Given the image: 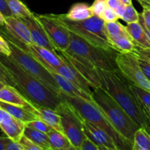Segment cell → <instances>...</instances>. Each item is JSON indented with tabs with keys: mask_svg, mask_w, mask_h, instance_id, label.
I'll return each mask as SVG.
<instances>
[{
	"mask_svg": "<svg viewBox=\"0 0 150 150\" xmlns=\"http://www.w3.org/2000/svg\"><path fill=\"white\" fill-rule=\"evenodd\" d=\"M142 7H148V8H150V4H142Z\"/></svg>",
	"mask_w": 150,
	"mask_h": 150,
	"instance_id": "50",
	"label": "cell"
},
{
	"mask_svg": "<svg viewBox=\"0 0 150 150\" xmlns=\"http://www.w3.org/2000/svg\"><path fill=\"white\" fill-rule=\"evenodd\" d=\"M67 50L85 59L96 68L107 71L119 70L116 59L119 52L92 45L72 32Z\"/></svg>",
	"mask_w": 150,
	"mask_h": 150,
	"instance_id": "6",
	"label": "cell"
},
{
	"mask_svg": "<svg viewBox=\"0 0 150 150\" xmlns=\"http://www.w3.org/2000/svg\"><path fill=\"white\" fill-rule=\"evenodd\" d=\"M140 4L142 5V4H150V0H137Z\"/></svg>",
	"mask_w": 150,
	"mask_h": 150,
	"instance_id": "49",
	"label": "cell"
},
{
	"mask_svg": "<svg viewBox=\"0 0 150 150\" xmlns=\"http://www.w3.org/2000/svg\"><path fill=\"white\" fill-rule=\"evenodd\" d=\"M12 14L16 18L26 17L32 14L27 7L20 0H5Z\"/></svg>",
	"mask_w": 150,
	"mask_h": 150,
	"instance_id": "27",
	"label": "cell"
},
{
	"mask_svg": "<svg viewBox=\"0 0 150 150\" xmlns=\"http://www.w3.org/2000/svg\"><path fill=\"white\" fill-rule=\"evenodd\" d=\"M132 150H150V134L144 127L135 131Z\"/></svg>",
	"mask_w": 150,
	"mask_h": 150,
	"instance_id": "26",
	"label": "cell"
},
{
	"mask_svg": "<svg viewBox=\"0 0 150 150\" xmlns=\"http://www.w3.org/2000/svg\"><path fill=\"white\" fill-rule=\"evenodd\" d=\"M24 135L29 138L35 144L39 146L43 150H51L47 133H43L26 125L24 130Z\"/></svg>",
	"mask_w": 150,
	"mask_h": 150,
	"instance_id": "24",
	"label": "cell"
},
{
	"mask_svg": "<svg viewBox=\"0 0 150 150\" xmlns=\"http://www.w3.org/2000/svg\"><path fill=\"white\" fill-rule=\"evenodd\" d=\"M0 81L5 84L15 86L14 82H13L8 70L4 67V64L1 62V61H0Z\"/></svg>",
	"mask_w": 150,
	"mask_h": 150,
	"instance_id": "33",
	"label": "cell"
},
{
	"mask_svg": "<svg viewBox=\"0 0 150 150\" xmlns=\"http://www.w3.org/2000/svg\"><path fill=\"white\" fill-rule=\"evenodd\" d=\"M107 5L106 1L102 0H95L91 6V11H92L94 16L101 17L104 13V10L107 8Z\"/></svg>",
	"mask_w": 150,
	"mask_h": 150,
	"instance_id": "32",
	"label": "cell"
},
{
	"mask_svg": "<svg viewBox=\"0 0 150 150\" xmlns=\"http://www.w3.org/2000/svg\"><path fill=\"white\" fill-rule=\"evenodd\" d=\"M49 71L52 75L56 83H57L62 92L69 95V96L75 97V98H81L93 102L92 96L91 95H89L87 92H85V91L81 89L80 88L76 86L71 81L68 80L67 79L63 77L61 75L58 74L57 73H55L52 70H49Z\"/></svg>",
	"mask_w": 150,
	"mask_h": 150,
	"instance_id": "18",
	"label": "cell"
},
{
	"mask_svg": "<svg viewBox=\"0 0 150 150\" xmlns=\"http://www.w3.org/2000/svg\"><path fill=\"white\" fill-rule=\"evenodd\" d=\"M132 52H133L137 57L144 59L150 63V48H144L135 45Z\"/></svg>",
	"mask_w": 150,
	"mask_h": 150,
	"instance_id": "36",
	"label": "cell"
},
{
	"mask_svg": "<svg viewBox=\"0 0 150 150\" xmlns=\"http://www.w3.org/2000/svg\"><path fill=\"white\" fill-rule=\"evenodd\" d=\"M143 21L148 29H150V9L143 7V11L141 13Z\"/></svg>",
	"mask_w": 150,
	"mask_h": 150,
	"instance_id": "40",
	"label": "cell"
},
{
	"mask_svg": "<svg viewBox=\"0 0 150 150\" xmlns=\"http://www.w3.org/2000/svg\"><path fill=\"white\" fill-rule=\"evenodd\" d=\"M26 123L0 108V129L7 137L14 142H19L23 136Z\"/></svg>",
	"mask_w": 150,
	"mask_h": 150,
	"instance_id": "14",
	"label": "cell"
},
{
	"mask_svg": "<svg viewBox=\"0 0 150 150\" xmlns=\"http://www.w3.org/2000/svg\"><path fill=\"white\" fill-rule=\"evenodd\" d=\"M55 111L58 113L61 119L63 133L70 140L75 149L79 150L81 144L86 136L82 130L79 114L63 98Z\"/></svg>",
	"mask_w": 150,
	"mask_h": 150,
	"instance_id": "8",
	"label": "cell"
},
{
	"mask_svg": "<svg viewBox=\"0 0 150 150\" xmlns=\"http://www.w3.org/2000/svg\"><path fill=\"white\" fill-rule=\"evenodd\" d=\"M7 42H9L11 49V54L9 57L25 71L60 95L61 92L60 87L56 83L52 75L46 68L45 66L33 56L24 51L11 41L7 40Z\"/></svg>",
	"mask_w": 150,
	"mask_h": 150,
	"instance_id": "7",
	"label": "cell"
},
{
	"mask_svg": "<svg viewBox=\"0 0 150 150\" xmlns=\"http://www.w3.org/2000/svg\"><path fill=\"white\" fill-rule=\"evenodd\" d=\"M11 140L8 137H1L0 136V150H5L6 146L8 144V142Z\"/></svg>",
	"mask_w": 150,
	"mask_h": 150,
	"instance_id": "44",
	"label": "cell"
},
{
	"mask_svg": "<svg viewBox=\"0 0 150 150\" xmlns=\"http://www.w3.org/2000/svg\"><path fill=\"white\" fill-rule=\"evenodd\" d=\"M138 22H139L140 24H141V26H142V27L144 28V31H145L147 37H148L149 40V41H150V29H148V28L146 27V25L144 24V21H143L142 17H141V13H139V21H138Z\"/></svg>",
	"mask_w": 150,
	"mask_h": 150,
	"instance_id": "45",
	"label": "cell"
},
{
	"mask_svg": "<svg viewBox=\"0 0 150 150\" xmlns=\"http://www.w3.org/2000/svg\"><path fill=\"white\" fill-rule=\"evenodd\" d=\"M119 1L124 5H129L132 4V0H119Z\"/></svg>",
	"mask_w": 150,
	"mask_h": 150,
	"instance_id": "48",
	"label": "cell"
},
{
	"mask_svg": "<svg viewBox=\"0 0 150 150\" xmlns=\"http://www.w3.org/2000/svg\"><path fill=\"white\" fill-rule=\"evenodd\" d=\"M55 51L63 62L71 66L89 82L93 89L102 88V80L99 69L94 64L69 50Z\"/></svg>",
	"mask_w": 150,
	"mask_h": 150,
	"instance_id": "11",
	"label": "cell"
},
{
	"mask_svg": "<svg viewBox=\"0 0 150 150\" xmlns=\"http://www.w3.org/2000/svg\"><path fill=\"white\" fill-rule=\"evenodd\" d=\"M26 125L45 133H48L49 132H50L51 130H54L52 127H50V126L48 124H46L45 122H44L41 120H39V119H36V120H32V121H30L29 122L26 123Z\"/></svg>",
	"mask_w": 150,
	"mask_h": 150,
	"instance_id": "31",
	"label": "cell"
},
{
	"mask_svg": "<svg viewBox=\"0 0 150 150\" xmlns=\"http://www.w3.org/2000/svg\"><path fill=\"white\" fill-rule=\"evenodd\" d=\"M5 24V16L0 10V26H4Z\"/></svg>",
	"mask_w": 150,
	"mask_h": 150,
	"instance_id": "47",
	"label": "cell"
},
{
	"mask_svg": "<svg viewBox=\"0 0 150 150\" xmlns=\"http://www.w3.org/2000/svg\"><path fill=\"white\" fill-rule=\"evenodd\" d=\"M104 89L139 127H150V111L140 102L129 88V82L119 70L99 69Z\"/></svg>",
	"mask_w": 150,
	"mask_h": 150,
	"instance_id": "1",
	"label": "cell"
},
{
	"mask_svg": "<svg viewBox=\"0 0 150 150\" xmlns=\"http://www.w3.org/2000/svg\"><path fill=\"white\" fill-rule=\"evenodd\" d=\"M125 7H126V5L121 4L116 10V13H117V15H118V16H119V18H121L122 15H123V13H124V10H125Z\"/></svg>",
	"mask_w": 150,
	"mask_h": 150,
	"instance_id": "46",
	"label": "cell"
},
{
	"mask_svg": "<svg viewBox=\"0 0 150 150\" xmlns=\"http://www.w3.org/2000/svg\"><path fill=\"white\" fill-rule=\"evenodd\" d=\"M138 57V64H139V66L142 70L143 73H144L146 77L150 81V63L144 59H141L138 57Z\"/></svg>",
	"mask_w": 150,
	"mask_h": 150,
	"instance_id": "39",
	"label": "cell"
},
{
	"mask_svg": "<svg viewBox=\"0 0 150 150\" xmlns=\"http://www.w3.org/2000/svg\"><path fill=\"white\" fill-rule=\"evenodd\" d=\"M0 10L5 16H13L11 11H10L7 3H6L5 0H0Z\"/></svg>",
	"mask_w": 150,
	"mask_h": 150,
	"instance_id": "42",
	"label": "cell"
},
{
	"mask_svg": "<svg viewBox=\"0 0 150 150\" xmlns=\"http://www.w3.org/2000/svg\"><path fill=\"white\" fill-rule=\"evenodd\" d=\"M126 29L135 45L144 48H150V41L139 22L127 23Z\"/></svg>",
	"mask_w": 150,
	"mask_h": 150,
	"instance_id": "21",
	"label": "cell"
},
{
	"mask_svg": "<svg viewBox=\"0 0 150 150\" xmlns=\"http://www.w3.org/2000/svg\"><path fill=\"white\" fill-rule=\"evenodd\" d=\"M0 54L6 57H10L11 54V49L9 42L1 33H0Z\"/></svg>",
	"mask_w": 150,
	"mask_h": 150,
	"instance_id": "37",
	"label": "cell"
},
{
	"mask_svg": "<svg viewBox=\"0 0 150 150\" xmlns=\"http://www.w3.org/2000/svg\"><path fill=\"white\" fill-rule=\"evenodd\" d=\"M93 102L101 110L115 130L132 149L138 125L102 88L93 89Z\"/></svg>",
	"mask_w": 150,
	"mask_h": 150,
	"instance_id": "3",
	"label": "cell"
},
{
	"mask_svg": "<svg viewBox=\"0 0 150 150\" xmlns=\"http://www.w3.org/2000/svg\"><path fill=\"white\" fill-rule=\"evenodd\" d=\"M105 27L108 37L118 36H129L126 26L119 22L118 21L113 22H105Z\"/></svg>",
	"mask_w": 150,
	"mask_h": 150,
	"instance_id": "28",
	"label": "cell"
},
{
	"mask_svg": "<svg viewBox=\"0 0 150 150\" xmlns=\"http://www.w3.org/2000/svg\"><path fill=\"white\" fill-rule=\"evenodd\" d=\"M4 27L13 38L20 42L26 44L33 43L29 29L18 18L13 16H5Z\"/></svg>",
	"mask_w": 150,
	"mask_h": 150,
	"instance_id": "17",
	"label": "cell"
},
{
	"mask_svg": "<svg viewBox=\"0 0 150 150\" xmlns=\"http://www.w3.org/2000/svg\"><path fill=\"white\" fill-rule=\"evenodd\" d=\"M60 96L67 101L82 119L105 131L113 139L118 150L132 149L94 102L81 98L69 96L62 92L60 93Z\"/></svg>",
	"mask_w": 150,
	"mask_h": 150,
	"instance_id": "5",
	"label": "cell"
},
{
	"mask_svg": "<svg viewBox=\"0 0 150 150\" xmlns=\"http://www.w3.org/2000/svg\"><path fill=\"white\" fill-rule=\"evenodd\" d=\"M54 16L69 32L78 35L89 43L104 49L116 51L109 39L105 21L101 17L94 16L81 21H74L68 19L66 14Z\"/></svg>",
	"mask_w": 150,
	"mask_h": 150,
	"instance_id": "4",
	"label": "cell"
},
{
	"mask_svg": "<svg viewBox=\"0 0 150 150\" xmlns=\"http://www.w3.org/2000/svg\"><path fill=\"white\" fill-rule=\"evenodd\" d=\"M51 44L58 51H66L71 40V32L54 15L36 16Z\"/></svg>",
	"mask_w": 150,
	"mask_h": 150,
	"instance_id": "10",
	"label": "cell"
},
{
	"mask_svg": "<svg viewBox=\"0 0 150 150\" xmlns=\"http://www.w3.org/2000/svg\"><path fill=\"white\" fill-rule=\"evenodd\" d=\"M121 19H122L126 23L138 22V21H139V13L137 12L134 6L132 5V4L126 5L125 10L124 11V13Z\"/></svg>",
	"mask_w": 150,
	"mask_h": 150,
	"instance_id": "30",
	"label": "cell"
},
{
	"mask_svg": "<svg viewBox=\"0 0 150 150\" xmlns=\"http://www.w3.org/2000/svg\"><path fill=\"white\" fill-rule=\"evenodd\" d=\"M66 18L74 21H81L94 16L91 11V6L85 3H76L69 9Z\"/></svg>",
	"mask_w": 150,
	"mask_h": 150,
	"instance_id": "23",
	"label": "cell"
},
{
	"mask_svg": "<svg viewBox=\"0 0 150 150\" xmlns=\"http://www.w3.org/2000/svg\"><path fill=\"white\" fill-rule=\"evenodd\" d=\"M5 150H24V149L19 142L10 140L6 146Z\"/></svg>",
	"mask_w": 150,
	"mask_h": 150,
	"instance_id": "41",
	"label": "cell"
},
{
	"mask_svg": "<svg viewBox=\"0 0 150 150\" xmlns=\"http://www.w3.org/2000/svg\"><path fill=\"white\" fill-rule=\"evenodd\" d=\"M19 142L23 146L24 150H43L39 146L35 144L32 141H31L29 138L25 136L24 134L21 137Z\"/></svg>",
	"mask_w": 150,
	"mask_h": 150,
	"instance_id": "34",
	"label": "cell"
},
{
	"mask_svg": "<svg viewBox=\"0 0 150 150\" xmlns=\"http://www.w3.org/2000/svg\"><path fill=\"white\" fill-rule=\"evenodd\" d=\"M149 9H150V8H149Z\"/></svg>",
	"mask_w": 150,
	"mask_h": 150,
	"instance_id": "54",
	"label": "cell"
},
{
	"mask_svg": "<svg viewBox=\"0 0 150 150\" xmlns=\"http://www.w3.org/2000/svg\"><path fill=\"white\" fill-rule=\"evenodd\" d=\"M109 39L115 49L119 53L132 52L135 48V44L131 37H110Z\"/></svg>",
	"mask_w": 150,
	"mask_h": 150,
	"instance_id": "25",
	"label": "cell"
},
{
	"mask_svg": "<svg viewBox=\"0 0 150 150\" xmlns=\"http://www.w3.org/2000/svg\"><path fill=\"white\" fill-rule=\"evenodd\" d=\"M80 123L84 134L102 150H118V147L113 139L101 128L88 122L79 116Z\"/></svg>",
	"mask_w": 150,
	"mask_h": 150,
	"instance_id": "12",
	"label": "cell"
},
{
	"mask_svg": "<svg viewBox=\"0 0 150 150\" xmlns=\"http://www.w3.org/2000/svg\"><path fill=\"white\" fill-rule=\"evenodd\" d=\"M0 100L21 106H26L29 103L15 86L8 84L0 89Z\"/></svg>",
	"mask_w": 150,
	"mask_h": 150,
	"instance_id": "19",
	"label": "cell"
},
{
	"mask_svg": "<svg viewBox=\"0 0 150 150\" xmlns=\"http://www.w3.org/2000/svg\"><path fill=\"white\" fill-rule=\"evenodd\" d=\"M0 61L7 68L14 82L15 87L35 105L55 110L63 98L25 71L9 57L0 54Z\"/></svg>",
	"mask_w": 150,
	"mask_h": 150,
	"instance_id": "2",
	"label": "cell"
},
{
	"mask_svg": "<svg viewBox=\"0 0 150 150\" xmlns=\"http://www.w3.org/2000/svg\"><path fill=\"white\" fill-rule=\"evenodd\" d=\"M101 18L105 22L116 21H118L119 19L116 10L109 7H107V8L104 10V13H103Z\"/></svg>",
	"mask_w": 150,
	"mask_h": 150,
	"instance_id": "35",
	"label": "cell"
},
{
	"mask_svg": "<svg viewBox=\"0 0 150 150\" xmlns=\"http://www.w3.org/2000/svg\"><path fill=\"white\" fill-rule=\"evenodd\" d=\"M116 61L120 73L129 83L150 92V81L143 73L133 52L119 53Z\"/></svg>",
	"mask_w": 150,
	"mask_h": 150,
	"instance_id": "9",
	"label": "cell"
},
{
	"mask_svg": "<svg viewBox=\"0 0 150 150\" xmlns=\"http://www.w3.org/2000/svg\"><path fill=\"white\" fill-rule=\"evenodd\" d=\"M19 19H20L29 29L33 43L47 48L51 51H56L55 48L51 44L49 38L47 36L45 30L38 20L36 16H34L32 13L30 16L20 18Z\"/></svg>",
	"mask_w": 150,
	"mask_h": 150,
	"instance_id": "13",
	"label": "cell"
},
{
	"mask_svg": "<svg viewBox=\"0 0 150 150\" xmlns=\"http://www.w3.org/2000/svg\"><path fill=\"white\" fill-rule=\"evenodd\" d=\"M129 88L144 107L150 111V92L129 83Z\"/></svg>",
	"mask_w": 150,
	"mask_h": 150,
	"instance_id": "29",
	"label": "cell"
},
{
	"mask_svg": "<svg viewBox=\"0 0 150 150\" xmlns=\"http://www.w3.org/2000/svg\"><path fill=\"white\" fill-rule=\"evenodd\" d=\"M0 108L4 109L13 117L24 122L25 123L38 119L35 114L26 108V106H21L0 100Z\"/></svg>",
	"mask_w": 150,
	"mask_h": 150,
	"instance_id": "20",
	"label": "cell"
},
{
	"mask_svg": "<svg viewBox=\"0 0 150 150\" xmlns=\"http://www.w3.org/2000/svg\"><path fill=\"white\" fill-rule=\"evenodd\" d=\"M46 68L48 70H52L63 76V77L71 81L74 84L92 96L93 89L90 85L89 82L82 75L79 74L74 68H73L71 66L69 65L66 62H63V64L57 67H46Z\"/></svg>",
	"mask_w": 150,
	"mask_h": 150,
	"instance_id": "15",
	"label": "cell"
},
{
	"mask_svg": "<svg viewBox=\"0 0 150 150\" xmlns=\"http://www.w3.org/2000/svg\"><path fill=\"white\" fill-rule=\"evenodd\" d=\"M49 140L50 149L71 150L75 149L67 136L63 133L52 130L47 133Z\"/></svg>",
	"mask_w": 150,
	"mask_h": 150,
	"instance_id": "22",
	"label": "cell"
},
{
	"mask_svg": "<svg viewBox=\"0 0 150 150\" xmlns=\"http://www.w3.org/2000/svg\"><path fill=\"white\" fill-rule=\"evenodd\" d=\"M102 1H106V0H102Z\"/></svg>",
	"mask_w": 150,
	"mask_h": 150,
	"instance_id": "53",
	"label": "cell"
},
{
	"mask_svg": "<svg viewBox=\"0 0 150 150\" xmlns=\"http://www.w3.org/2000/svg\"><path fill=\"white\" fill-rule=\"evenodd\" d=\"M146 130L147 132H148V133L150 134V127H148V128H146Z\"/></svg>",
	"mask_w": 150,
	"mask_h": 150,
	"instance_id": "52",
	"label": "cell"
},
{
	"mask_svg": "<svg viewBox=\"0 0 150 150\" xmlns=\"http://www.w3.org/2000/svg\"><path fill=\"white\" fill-rule=\"evenodd\" d=\"M26 107L29 111L36 116L37 118L45 122L54 130L63 133V127L61 125V119L55 110L46 107L39 106L32 104L30 102L28 103L27 105H26Z\"/></svg>",
	"mask_w": 150,
	"mask_h": 150,
	"instance_id": "16",
	"label": "cell"
},
{
	"mask_svg": "<svg viewBox=\"0 0 150 150\" xmlns=\"http://www.w3.org/2000/svg\"><path fill=\"white\" fill-rule=\"evenodd\" d=\"M4 85H5V83H3V82H1V81H0V89H1V88H2Z\"/></svg>",
	"mask_w": 150,
	"mask_h": 150,
	"instance_id": "51",
	"label": "cell"
},
{
	"mask_svg": "<svg viewBox=\"0 0 150 150\" xmlns=\"http://www.w3.org/2000/svg\"><path fill=\"white\" fill-rule=\"evenodd\" d=\"M107 7L116 10L122 4L119 0H106Z\"/></svg>",
	"mask_w": 150,
	"mask_h": 150,
	"instance_id": "43",
	"label": "cell"
},
{
	"mask_svg": "<svg viewBox=\"0 0 150 150\" xmlns=\"http://www.w3.org/2000/svg\"><path fill=\"white\" fill-rule=\"evenodd\" d=\"M79 150H102V149L96 144L93 141L86 137L82 142Z\"/></svg>",
	"mask_w": 150,
	"mask_h": 150,
	"instance_id": "38",
	"label": "cell"
}]
</instances>
